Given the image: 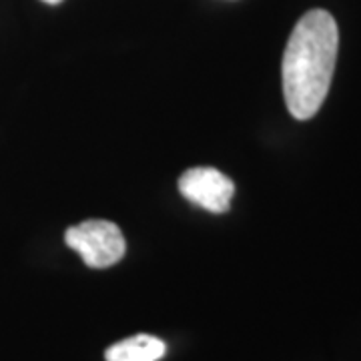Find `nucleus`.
<instances>
[{
  "label": "nucleus",
  "instance_id": "obj_4",
  "mask_svg": "<svg viewBox=\"0 0 361 361\" xmlns=\"http://www.w3.org/2000/svg\"><path fill=\"white\" fill-rule=\"evenodd\" d=\"M167 345L163 339L155 336H141L123 339L118 343H113L104 351L106 361H159L165 357Z\"/></svg>",
  "mask_w": 361,
  "mask_h": 361
},
{
  "label": "nucleus",
  "instance_id": "obj_1",
  "mask_svg": "<svg viewBox=\"0 0 361 361\" xmlns=\"http://www.w3.org/2000/svg\"><path fill=\"white\" fill-rule=\"evenodd\" d=\"M337 49L339 30L327 11L315 8L299 18L281 63L285 104L299 121H307L322 109L336 71Z\"/></svg>",
  "mask_w": 361,
  "mask_h": 361
},
{
  "label": "nucleus",
  "instance_id": "obj_2",
  "mask_svg": "<svg viewBox=\"0 0 361 361\" xmlns=\"http://www.w3.org/2000/svg\"><path fill=\"white\" fill-rule=\"evenodd\" d=\"M66 245L77 251L85 265L92 269H106L125 257L127 243L118 225L104 219H89L68 227Z\"/></svg>",
  "mask_w": 361,
  "mask_h": 361
},
{
  "label": "nucleus",
  "instance_id": "obj_3",
  "mask_svg": "<svg viewBox=\"0 0 361 361\" xmlns=\"http://www.w3.org/2000/svg\"><path fill=\"white\" fill-rule=\"evenodd\" d=\"M179 191L187 201L203 207L205 211L225 213L231 207L235 185L217 169L193 167L180 175Z\"/></svg>",
  "mask_w": 361,
  "mask_h": 361
},
{
  "label": "nucleus",
  "instance_id": "obj_5",
  "mask_svg": "<svg viewBox=\"0 0 361 361\" xmlns=\"http://www.w3.org/2000/svg\"><path fill=\"white\" fill-rule=\"evenodd\" d=\"M42 2H47V4H59L61 0H42Z\"/></svg>",
  "mask_w": 361,
  "mask_h": 361
}]
</instances>
